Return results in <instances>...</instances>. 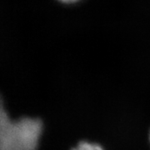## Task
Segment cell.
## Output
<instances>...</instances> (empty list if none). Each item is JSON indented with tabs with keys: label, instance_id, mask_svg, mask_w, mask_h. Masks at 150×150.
I'll return each instance as SVG.
<instances>
[{
	"label": "cell",
	"instance_id": "cell-2",
	"mask_svg": "<svg viewBox=\"0 0 150 150\" xmlns=\"http://www.w3.org/2000/svg\"><path fill=\"white\" fill-rule=\"evenodd\" d=\"M73 150H103L96 144L88 143V142H81L80 144L77 145Z\"/></svg>",
	"mask_w": 150,
	"mask_h": 150
},
{
	"label": "cell",
	"instance_id": "cell-1",
	"mask_svg": "<svg viewBox=\"0 0 150 150\" xmlns=\"http://www.w3.org/2000/svg\"><path fill=\"white\" fill-rule=\"evenodd\" d=\"M42 133L39 119H11L0 99V150H37Z\"/></svg>",
	"mask_w": 150,
	"mask_h": 150
},
{
	"label": "cell",
	"instance_id": "cell-3",
	"mask_svg": "<svg viewBox=\"0 0 150 150\" xmlns=\"http://www.w3.org/2000/svg\"><path fill=\"white\" fill-rule=\"evenodd\" d=\"M62 3H64V4H74V3H76L79 0H59Z\"/></svg>",
	"mask_w": 150,
	"mask_h": 150
}]
</instances>
